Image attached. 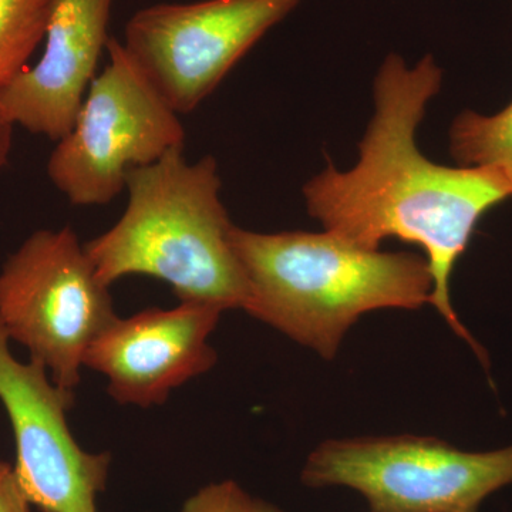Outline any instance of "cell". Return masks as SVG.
<instances>
[{"label":"cell","instance_id":"8fae6325","mask_svg":"<svg viewBox=\"0 0 512 512\" xmlns=\"http://www.w3.org/2000/svg\"><path fill=\"white\" fill-rule=\"evenodd\" d=\"M450 151L461 167L495 168L512 188V100L495 114H458L450 130Z\"/></svg>","mask_w":512,"mask_h":512},{"label":"cell","instance_id":"30bf717a","mask_svg":"<svg viewBox=\"0 0 512 512\" xmlns=\"http://www.w3.org/2000/svg\"><path fill=\"white\" fill-rule=\"evenodd\" d=\"M114 0H55L45 53L0 89V114L15 126L60 141L72 131L109 43Z\"/></svg>","mask_w":512,"mask_h":512},{"label":"cell","instance_id":"ba28073f","mask_svg":"<svg viewBox=\"0 0 512 512\" xmlns=\"http://www.w3.org/2000/svg\"><path fill=\"white\" fill-rule=\"evenodd\" d=\"M0 323V402L16 444L13 466L30 504L42 512H99L109 453H89L73 437L67 413L74 393L57 386L36 360L19 362Z\"/></svg>","mask_w":512,"mask_h":512},{"label":"cell","instance_id":"6da1fadb","mask_svg":"<svg viewBox=\"0 0 512 512\" xmlns=\"http://www.w3.org/2000/svg\"><path fill=\"white\" fill-rule=\"evenodd\" d=\"M443 72L433 56L407 67L384 59L375 80V114L349 171L332 163L303 187L306 210L323 231L379 251L396 238L426 252L433 275L431 305L487 366V353L461 323L451 302V275L467 251L478 222L512 198L511 184L490 167H447L424 157L416 131Z\"/></svg>","mask_w":512,"mask_h":512},{"label":"cell","instance_id":"4fadbf2b","mask_svg":"<svg viewBox=\"0 0 512 512\" xmlns=\"http://www.w3.org/2000/svg\"><path fill=\"white\" fill-rule=\"evenodd\" d=\"M181 512H285L262 498L249 494L234 480L211 483L195 491Z\"/></svg>","mask_w":512,"mask_h":512},{"label":"cell","instance_id":"8992f818","mask_svg":"<svg viewBox=\"0 0 512 512\" xmlns=\"http://www.w3.org/2000/svg\"><path fill=\"white\" fill-rule=\"evenodd\" d=\"M109 64L90 84L76 123L57 141L47 164L55 187L73 205H107L134 168L184 147L185 130L167 101L110 37Z\"/></svg>","mask_w":512,"mask_h":512},{"label":"cell","instance_id":"52a82bcc","mask_svg":"<svg viewBox=\"0 0 512 512\" xmlns=\"http://www.w3.org/2000/svg\"><path fill=\"white\" fill-rule=\"evenodd\" d=\"M299 2L163 3L138 10L121 43L168 106L177 114H190Z\"/></svg>","mask_w":512,"mask_h":512},{"label":"cell","instance_id":"277c9868","mask_svg":"<svg viewBox=\"0 0 512 512\" xmlns=\"http://www.w3.org/2000/svg\"><path fill=\"white\" fill-rule=\"evenodd\" d=\"M301 481L356 491L369 512H478L512 485V444L464 451L410 434L328 440L306 458Z\"/></svg>","mask_w":512,"mask_h":512},{"label":"cell","instance_id":"5b68a950","mask_svg":"<svg viewBox=\"0 0 512 512\" xmlns=\"http://www.w3.org/2000/svg\"><path fill=\"white\" fill-rule=\"evenodd\" d=\"M117 318L110 286L70 227L35 232L3 265L0 323L6 335L67 392L82 380L87 350Z\"/></svg>","mask_w":512,"mask_h":512},{"label":"cell","instance_id":"5bb4252c","mask_svg":"<svg viewBox=\"0 0 512 512\" xmlns=\"http://www.w3.org/2000/svg\"><path fill=\"white\" fill-rule=\"evenodd\" d=\"M30 505L13 466L0 463V512H30Z\"/></svg>","mask_w":512,"mask_h":512},{"label":"cell","instance_id":"9c48e42d","mask_svg":"<svg viewBox=\"0 0 512 512\" xmlns=\"http://www.w3.org/2000/svg\"><path fill=\"white\" fill-rule=\"evenodd\" d=\"M224 312L208 303L180 302L117 318L87 350L84 367L106 377L114 402L160 406L175 389L217 365L210 338Z\"/></svg>","mask_w":512,"mask_h":512},{"label":"cell","instance_id":"3957f363","mask_svg":"<svg viewBox=\"0 0 512 512\" xmlns=\"http://www.w3.org/2000/svg\"><path fill=\"white\" fill-rule=\"evenodd\" d=\"M128 205L114 227L84 244L106 285L130 275L170 285L180 302L222 311L249 302L244 269L231 242L215 158L188 164L184 147L126 177Z\"/></svg>","mask_w":512,"mask_h":512},{"label":"cell","instance_id":"7c38bea8","mask_svg":"<svg viewBox=\"0 0 512 512\" xmlns=\"http://www.w3.org/2000/svg\"><path fill=\"white\" fill-rule=\"evenodd\" d=\"M55 0H0V89L28 69Z\"/></svg>","mask_w":512,"mask_h":512},{"label":"cell","instance_id":"7a4b0ae2","mask_svg":"<svg viewBox=\"0 0 512 512\" xmlns=\"http://www.w3.org/2000/svg\"><path fill=\"white\" fill-rule=\"evenodd\" d=\"M249 286L245 312L332 360L360 316L431 303L429 262L413 252L356 247L332 232L259 234L234 225Z\"/></svg>","mask_w":512,"mask_h":512},{"label":"cell","instance_id":"9a60e30c","mask_svg":"<svg viewBox=\"0 0 512 512\" xmlns=\"http://www.w3.org/2000/svg\"><path fill=\"white\" fill-rule=\"evenodd\" d=\"M13 124L0 114V170L8 163L12 150Z\"/></svg>","mask_w":512,"mask_h":512}]
</instances>
